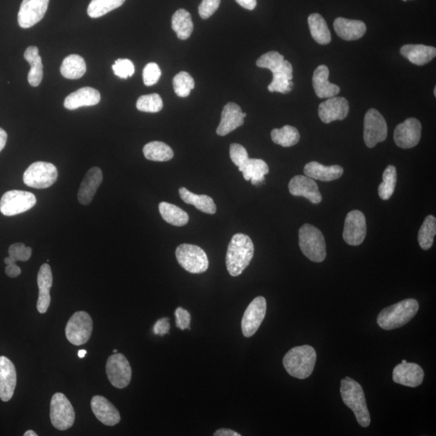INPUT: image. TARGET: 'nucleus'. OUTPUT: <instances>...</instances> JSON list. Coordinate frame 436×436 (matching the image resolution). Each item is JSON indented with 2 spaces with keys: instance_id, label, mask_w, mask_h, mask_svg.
<instances>
[{
  "instance_id": "f257e3e1",
  "label": "nucleus",
  "mask_w": 436,
  "mask_h": 436,
  "mask_svg": "<svg viewBox=\"0 0 436 436\" xmlns=\"http://www.w3.org/2000/svg\"><path fill=\"white\" fill-rule=\"evenodd\" d=\"M260 68L269 69L273 73V81L269 86L271 92L288 93L294 89L292 83V66L289 61L285 60L284 56L276 51H270L264 54L256 61Z\"/></svg>"
},
{
  "instance_id": "f03ea898",
  "label": "nucleus",
  "mask_w": 436,
  "mask_h": 436,
  "mask_svg": "<svg viewBox=\"0 0 436 436\" xmlns=\"http://www.w3.org/2000/svg\"><path fill=\"white\" fill-rule=\"evenodd\" d=\"M254 244L248 235L236 234L228 246L225 264L230 276H239L248 268L254 256Z\"/></svg>"
},
{
  "instance_id": "7ed1b4c3",
  "label": "nucleus",
  "mask_w": 436,
  "mask_h": 436,
  "mask_svg": "<svg viewBox=\"0 0 436 436\" xmlns=\"http://www.w3.org/2000/svg\"><path fill=\"white\" fill-rule=\"evenodd\" d=\"M340 393L343 403L352 410L359 424L363 428H368L371 418L361 384L347 377L341 381Z\"/></svg>"
},
{
  "instance_id": "20e7f679",
  "label": "nucleus",
  "mask_w": 436,
  "mask_h": 436,
  "mask_svg": "<svg viewBox=\"0 0 436 436\" xmlns=\"http://www.w3.org/2000/svg\"><path fill=\"white\" fill-rule=\"evenodd\" d=\"M317 360L315 348L310 345L295 347L286 353L283 364L292 377L306 379L314 371Z\"/></svg>"
},
{
  "instance_id": "39448f33",
  "label": "nucleus",
  "mask_w": 436,
  "mask_h": 436,
  "mask_svg": "<svg viewBox=\"0 0 436 436\" xmlns=\"http://www.w3.org/2000/svg\"><path fill=\"white\" fill-rule=\"evenodd\" d=\"M419 309L415 299H407L389 306L379 313L377 323L383 330L391 331L402 327L414 319Z\"/></svg>"
},
{
  "instance_id": "423d86ee",
  "label": "nucleus",
  "mask_w": 436,
  "mask_h": 436,
  "mask_svg": "<svg viewBox=\"0 0 436 436\" xmlns=\"http://www.w3.org/2000/svg\"><path fill=\"white\" fill-rule=\"evenodd\" d=\"M300 248L306 257L316 263H321L326 257L324 236L314 225L305 224L299 230Z\"/></svg>"
},
{
  "instance_id": "0eeeda50",
  "label": "nucleus",
  "mask_w": 436,
  "mask_h": 436,
  "mask_svg": "<svg viewBox=\"0 0 436 436\" xmlns=\"http://www.w3.org/2000/svg\"><path fill=\"white\" fill-rule=\"evenodd\" d=\"M176 256L179 265L190 273H204L209 269L207 255L198 246L179 245L176 250Z\"/></svg>"
},
{
  "instance_id": "6e6552de",
  "label": "nucleus",
  "mask_w": 436,
  "mask_h": 436,
  "mask_svg": "<svg viewBox=\"0 0 436 436\" xmlns=\"http://www.w3.org/2000/svg\"><path fill=\"white\" fill-rule=\"evenodd\" d=\"M58 170L54 164L36 162L28 167L23 176L24 183L34 188H47L57 181Z\"/></svg>"
},
{
  "instance_id": "1a4fd4ad",
  "label": "nucleus",
  "mask_w": 436,
  "mask_h": 436,
  "mask_svg": "<svg viewBox=\"0 0 436 436\" xmlns=\"http://www.w3.org/2000/svg\"><path fill=\"white\" fill-rule=\"evenodd\" d=\"M50 416L56 429L66 430L73 427L75 420V409L65 394H54L50 402Z\"/></svg>"
},
{
  "instance_id": "9d476101",
  "label": "nucleus",
  "mask_w": 436,
  "mask_h": 436,
  "mask_svg": "<svg viewBox=\"0 0 436 436\" xmlns=\"http://www.w3.org/2000/svg\"><path fill=\"white\" fill-rule=\"evenodd\" d=\"M93 321L85 311L75 313L66 326V336L70 343L75 346L85 345L90 340Z\"/></svg>"
},
{
  "instance_id": "9b49d317",
  "label": "nucleus",
  "mask_w": 436,
  "mask_h": 436,
  "mask_svg": "<svg viewBox=\"0 0 436 436\" xmlns=\"http://www.w3.org/2000/svg\"><path fill=\"white\" fill-rule=\"evenodd\" d=\"M37 204V199L29 192L13 190L3 194L0 200V212L4 216L12 217L23 213Z\"/></svg>"
},
{
  "instance_id": "f8f14e48",
  "label": "nucleus",
  "mask_w": 436,
  "mask_h": 436,
  "mask_svg": "<svg viewBox=\"0 0 436 436\" xmlns=\"http://www.w3.org/2000/svg\"><path fill=\"white\" fill-rule=\"evenodd\" d=\"M388 127L384 116L375 109L369 110L364 116L363 140L368 148L375 147L386 140Z\"/></svg>"
},
{
  "instance_id": "ddd939ff",
  "label": "nucleus",
  "mask_w": 436,
  "mask_h": 436,
  "mask_svg": "<svg viewBox=\"0 0 436 436\" xmlns=\"http://www.w3.org/2000/svg\"><path fill=\"white\" fill-rule=\"evenodd\" d=\"M106 373L112 386L116 389L126 388L131 382L132 368L123 354L114 353L107 359Z\"/></svg>"
},
{
  "instance_id": "4468645a",
  "label": "nucleus",
  "mask_w": 436,
  "mask_h": 436,
  "mask_svg": "<svg viewBox=\"0 0 436 436\" xmlns=\"http://www.w3.org/2000/svg\"><path fill=\"white\" fill-rule=\"evenodd\" d=\"M367 234L366 218L359 210H352L347 215L343 237L348 245H361Z\"/></svg>"
},
{
  "instance_id": "2eb2a0df",
  "label": "nucleus",
  "mask_w": 436,
  "mask_h": 436,
  "mask_svg": "<svg viewBox=\"0 0 436 436\" xmlns=\"http://www.w3.org/2000/svg\"><path fill=\"white\" fill-rule=\"evenodd\" d=\"M266 311V302L264 296H257L250 302L246 310L242 320V331L245 337L253 336L263 322Z\"/></svg>"
},
{
  "instance_id": "dca6fc26",
  "label": "nucleus",
  "mask_w": 436,
  "mask_h": 436,
  "mask_svg": "<svg viewBox=\"0 0 436 436\" xmlns=\"http://www.w3.org/2000/svg\"><path fill=\"white\" fill-rule=\"evenodd\" d=\"M421 123L416 118H409L395 128L394 142L400 148H413L421 140Z\"/></svg>"
},
{
  "instance_id": "f3484780",
  "label": "nucleus",
  "mask_w": 436,
  "mask_h": 436,
  "mask_svg": "<svg viewBox=\"0 0 436 436\" xmlns=\"http://www.w3.org/2000/svg\"><path fill=\"white\" fill-rule=\"evenodd\" d=\"M50 0H23L18 13V23L22 29L34 27L45 17Z\"/></svg>"
},
{
  "instance_id": "a211bd4d",
  "label": "nucleus",
  "mask_w": 436,
  "mask_h": 436,
  "mask_svg": "<svg viewBox=\"0 0 436 436\" xmlns=\"http://www.w3.org/2000/svg\"><path fill=\"white\" fill-rule=\"evenodd\" d=\"M349 112V104L343 97H331L321 103L319 107V116L325 124L333 121L345 119Z\"/></svg>"
},
{
  "instance_id": "6ab92c4d",
  "label": "nucleus",
  "mask_w": 436,
  "mask_h": 436,
  "mask_svg": "<svg viewBox=\"0 0 436 436\" xmlns=\"http://www.w3.org/2000/svg\"><path fill=\"white\" fill-rule=\"evenodd\" d=\"M423 368L415 363H401L393 369V382L405 386L418 387L423 383Z\"/></svg>"
},
{
  "instance_id": "aec40b11",
  "label": "nucleus",
  "mask_w": 436,
  "mask_h": 436,
  "mask_svg": "<svg viewBox=\"0 0 436 436\" xmlns=\"http://www.w3.org/2000/svg\"><path fill=\"white\" fill-rule=\"evenodd\" d=\"M289 189L292 196L303 197L313 204H320L322 202L319 186L314 179L306 176H296L292 178Z\"/></svg>"
},
{
  "instance_id": "412c9836",
  "label": "nucleus",
  "mask_w": 436,
  "mask_h": 436,
  "mask_svg": "<svg viewBox=\"0 0 436 436\" xmlns=\"http://www.w3.org/2000/svg\"><path fill=\"white\" fill-rule=\"evenodd\" d=\"M17 371L13 363L5 356H0V399L8 402L13 397L17 386Z\"/></svg>"
},
{
  "instance_id": "4be33fe9",
  "label": "nucleus",
  "mask_w": 436,
  "mask_h": 436,
  "mask_svg": "<svg viewBox=\"0 0 436 436\" xmlns=\"http://www.w3.org/2000/svg\"><path fill=\"white\" fill-rule=\"evenodd\" d=\"M247 114L243 112L240 106L235 103L230 102L224 107L222 112V118L217 129L219 136H225L228 133L237 129L243 125L244 118Z\"/></svg>"
},
{
  "instance_id": "5701e85b",
  "label": "nucleus",
  "mask_w": 436,
  "mask_h": 436,
  "mask_svg": "<svg viewBox=\"0 0 436 436\" xmlns=\"http://www.w3.org/2000/svg\"><path fill=\"white\" fill-rule=\"evenodd\" d=\"M91 407L95 416L103 424L112 427V426H115L121 421L120 412L105 397L96 395V396L92 398Z\"/></svg>"
},
{
  "instance_id": "b1692460",
  "label": "nucleus",
  "mask_w": 436,
  "mask_h": 436,
  "mask_svg": "<svg viewBox=\"0 0 436 436\" xmlns=\"http://www.w3.org/2000/svg\"><path fill=\"white\" fill-rule=\"evenodd\" d=\"M52 285V271L48 264H44L40 266L38 274L39 296L37 308L40 314H45L49 309L51 301L50 292Z\"/></svg>"
},
{
  "instance_id": "393cba45",
  "label": "nucleus",
  "mask_w": 436,
  "mask_h": 436,
  "mask_svg": "<svg viewBox=\"0 0 436 436\" xmlns=\"http://www.w3.org/2000/svg\"><path fill=\"white\" fill-rule=\"evenodd\" d=\"M329 69L325 65L317 68L313 75V87L317 97L321 99L331 98L340 92V87L329 82Z\"/></svg>"
},
{
  "instance_id": "a878e982",
  "label": "nucleus",
  "mask_w": 436,
  "mask_h": 436,
  "mask_svg": "<svg viewBox=\"0 0 436 436\" xmlns=\"http://www.w3.org/2000/svg\"><path fill=\"white\" fill-rule=\"evenodd\" d=\"M101 99L99 91L90 87H83L66 97L64 107L68 110H75L81 107L98 105Z\"/></svg>"
},
{
  "instance_id": "bb28decb",
  "label": "nucleus",
  "mask_w": 436,
  "mask_h": 436,
  "mask_svg": "<svg viewBox=\"0 0 436 436\" xmlns=\"http://www.w3.org/2000/svg\"><path fill=\"white\" fill-rule=\"evenodd\" d=\"M103 181L102 171L99 167H92L87 172L82 182L78 193V200L80 204L89 205L98 190Z\"/></svg>"
},
{
  "instance_id": "cd10ccee",
  "label": "nucleus",
  "mask_w": 436,
  "mask_h": 436,
  "mask_svg": "<svg viewBox=\"0 0 436 436\" xmlns=\"http://www.w3.org/2000/svg\"><path fill=\"white\" fill-rule=\"evenodd\" d=\"M334 29L338 37L345 40L360 39L366 33V24L361 20L338 17L335 20Z\"/></svg>"
},
{
  "instance_id": "c85d7f7f",
  "label": "nucleus",
  "mask_w": 436,
  "mask_h": 436,
  "mask_svg": "<svg viewBox=\"0 0 436 436\" xmlns=\"http://www.w3.org/2000/svg\"><path fill=\"white\" fill-rule=\"evenodd\" d=\"M400 53L410 63L423 66L433 61L436 56V49L424 45H405L400 49Z\"/></svg>"
},
{
  "instance_id": "c756f323",
  "label": "nucleus",
  "mask_w": 436,
  "mask_h": 436,
  "mask_svg": "<svg viewBox=\"0 0 436 436\" xmlns=\"http://www.w3.org/2000/svg\"><path fill=\"white\" fill-rule=\"evenodd\" d=\"M304 173L313 179L330 182L340 179L343 176V169L338 165L326 167L317 162H310L305 166Z\"/></svg>"
},
{
  "instance_id": "7c9ffc66",
  "label": "nucleus",
  "mask_w": 436,
  "mask_h": 436,
  "mask_svg": "<svg viewBox=\"0 0 436 436\" xmlns=\"http://www.w3.org/2000/svg\"><path fill=\"white\" fill-rule=\"evenodd\" d=\"M239 170L243 173L246 181L253 186H260L265 181V176L269 173V167L266 162L258 158H248Z\"/></svg>"
},
{
  "instance_id": "2f4dec72",
  "label": "nucleus",
  "mask_w": 436,
  "mask_h": 436,
  "mask_svg": "<svg viewBox=\"0 0 436 436\" xmlns=\"http://www.w3.org/2000/svg\"><path fill=\"white\" fill-rule=\"evenodd\" d=\"M24 57L31 66L28 75L29 84L32 87L39 86L43 79V64L38 48L36 46H29L25 50Z\"/></svg>"
},
{
  "instance_id": "473e14b6",
  "label": "nucleus",
  "mask_w": 436,
  "mask_h": 436,
  "mask_svg": "<svg viewBox=\"0 0 436 436\" xmlns=\"http://www.w3.org/2000/svg\"><path fill=\"white\" fill-rule=\"evenodd\" d=\"M179 193L184 202L194 205L200 211L208 214H214L217 212L216 204L213 200L207 195L194 194L183 187L179 188Z\"/></svg>"
},
{
  "instance_id": "72a5a7b5",
  "label": "nucleus",
  "mask_w": 436,
  "mask_h": 436,
  "mask_svg": "<svg viewBox=\"0 0 436 436\" xmlns=\"http://www.w3.org/2000/svg\"><path fill=\"white\" fill-rule=\"evenodd\" d=\"M310 33L315 42L320 45H327L331 42L329 28L324 18L320 14H311L308 18Z\"/></svg>"
},
{
  "instance_id": "f704fd0d",
  "label": "nucleus",
  "mask_w": 436,
  "mask_h": 436,
  "mask_svg": "<svg viewBox=\"0 0 436 436\" xmlns=\"http://www.w3.org/2000/svg\"><path fill=\"white\" fill-rule=\"evenodd\" d=\"M61 74L68 80H79L86 73L87 66L84 58L78 54L68 56L61 66Z\"/></svg>"
},
{
  "instance_id": "c9c22d12",
  "label": "nucleus",
  "mask_w": 436,
  "mask_h": 436,
  "mask_svg": "<svg viewBox=\"0 0 436 436\" xmlns=\"http://www.w3.org/2000/svg\"><path fill=\"white\" fill-rule=\"evenodd\" d=\"M172 27L176 33L179 39H188L193 31L191 14L184 9L177 10L172 19Z\"/></svg>"
},
{
  "instance_id": "e433bc0d",
  "label": "nucleus",
  "mask_w": 436,
  "mask_h": 436,
  "mask_svg": "<svg viewBox=\"0 0 436 436\" xmlns=\"http://www.w3.org/2000/svg\"><path fill=\"white\" fill-rule=\"evenodd\" d=\"M158 209L163 220L174 227H183L188 223V214L176 205L161 202Z\"/></svg>"
},
{
  "instance_id": "4c0bfd02",
  "label": "nucleus",
  "mask_w": 436,
  "mask_h": 436,
  "mask_svg": "<svg viewBox=\"0 0 436 436\" xmlns=\"http://www.w3.org/2000/svg\"><path fill=\"white\" fill-rule=\"evenodd\" d=\"M143 153L148 160L155 162H167L172 160L174 152L172 149L162 142H151L143 148Z\"/></svg>"
},
{
  "instance_id": "58836bf2",
  "label": "nucleus",
  "mask_w": 436,
  "mask_h": 436,
  "mask_svg": "<svg viewBox=\"0 0 436 436\" xmlns=\"http://www.w3.org/2000/svg\"><path fill=\"white\" fill-rule=\"evenodd\" d=\"M271 137L276 144L284 147L295 146L300 141L299 130L291 126H285L281 129H274L271 133Z\"/></svg>"
},
{
  "instance_id": "ea45409f",
  "label": "nucleus",
  "mask_w": 436,
  "mask_h": 436,
  "mask_svg": "<svg viewBox=\"0 0 436 436\" xmlns=\"http://www.w3.org/2000/svg\"><path fill=\"white\" fill-rule=\"evenodd\" d=\"M436 234V219L432 215L425 218L418 236L420 248L428 250L433 247Z\"/></svg>"
},
{
  "instance_id": "a19ab883",
  "label": "nucleus",
  "mask_w": 436,
  "mask_h": 436,
  "mask_svg": "<svg viewBox=\"0 0 436 436\" xmlns=\"http://www.w3.org/2000/svg\"><path fill=\"white\" fill-rule=\"evenodd\" d=\"M126 0H91L87 14L91 18H99L121 6Z\"/></svg>"
},
{
  "instance_id": "79ce46f5",
  "label": "nucleus",
  "mask_w": 436,
  "mask_h": 436,
  "mask_svg": "<svg viewBox=\"0 0 436 436\" xmlns=\"http://www.w3.org/2000/svg\"><path fill=\"white\" fill-rule=\"evenodd\" d=\"M397 183V170L394 166H389L383 173V182L378 188L379 197L387 201L393 196Z\"/></svg>"
},
{
  "instance_id": "37998d69",
  "label": "nucleus",
  "mask_w": 436,
  "mask_h": 436,
  "mask_svg": "<svg viewBox=\"0 0 436 436\" xmlns=\"http://www.w3.org/2000/svg\"><path fill=\"white\" fill-rule=\"evenodd\" d=\"M195 82L193 77L186 71H181L173 79V87L176 94L179 97H188L194 89Z\"/></svg>"
},
{
  "instance_id": "c03bdc74",
  "label": "nucleus",
  "mask_w": 436,
  "mask_h": 436,
  "mask_svg": "<svg viewBox=\"0 0 436 436\" xmlns=\"http://www.w3.org/2000/svg\"><path fill=\"white\" fill-rule=\"evenodd\" d=\"M136 106L137 109L141 112L156 114L162 110L163 103L160 95L153 93L140 97Z\"/></svg>"
},
{
  "instance_id": "a18cd8bd",
  "label": "nucleus",
  "mask_w": 436,
  "mask_h": 436,
  "mask_svg": "<svg viewBox=\"0 0 436 436\" xmlns=\"http://www.w3.org/2000/svg\"><path fill=\"white\" fill-rule=\"evenodd\" d=\"M115 75L119 78L127 80L135 73V65L129 59H117L112 66Z\"/></svg>"
},
{
  "instance_id": "49530a36",
  "label": "nucleus",
  "mask_w": 436,
  "mask_h": 436,
  "mask_svg": "<svg viewBox=\"0 0 436 436\" xmlns=\"http://www.w3.org/2000/svg\"><path fill=\"white\" fill-rule=\"evenodd\" d=\"M8 254L15 263L17 261H28L32 255V248L27 247L24 243H14L10 246Z\"/></svg>"
},
{
  "instance_id": "de8ad7c7",
  "label": "nucleus",
  "mask_w": 436,
  "mask_h": 436,
  "mask_svg": "<svg viewBox=\"0 0 436 436\" xmlns=\"http://www.w3.org/2000/svg\"><path fill=\"white\" fill-rule=\"evenodd\" d=\"M161 70L157 63H148L143 70V82L147 87L155 85L160 80L161 77Z\"/></svg>"
},
{
  "instance_id": "09e8293b",
  "label": "nucleus",
  "mask_w": 436,
  "mask_h": 436,
  "mask_svg": "<svg viewBox=\"0 0 436 436\" xmlns=\"http://www.w3.org/2000/svg\"><path fill=\"white\" fill-rule=\"evenodd\" d=\"M230 156L235 166L239 168L249 158L248 153L245 147L238 143H233L230 147Z\"/></svg>"
},
{
  "instance_id": "8fccbe9b",
  "label": "nucleus",
  "mask_w": 436,
  "mask_h": 436,
  "mask_svg": "<svg viewBox=\"0 0 436 436\" xmlns=\"http://www.w3.org/2000/svg\"><path fill=\"white\" fill-rule=\"evenodd\" d=\"M220 3V0H202L198 8L200 15L204 20L212 17L213 13L218 9Z\"/></svg>"
},
{
  "instance_id": "3c124183",
  "label": "nucleus",
  "mask_w": 436,
  "mask_h": 436,
  "mask_svg": "<svg viewBox=\"0 0 436 436\" xmlns=\"http://www.w3.org/2000/svg\"><path fill=\"white\" fill-rule=\"evenodd\" d=\"M174 315H176V326L179 328V329L182 331L190 329L191 315H190L188 310L183 309L182 307H179L176 312H174Z\"/></svg>"
},
{
  "instance_id": "603ef678",
  "label": "nucleus",
  "mask_w": 436,
  "mask_h": 436,
  "mask_svg": "<svg viewBox=\"0 0 436 436\" xmlns=\"http://www.w3.org/2000/svg\"><path fill=\"white\" fill-rule=\"evenodd\" d=\"M169 331H170V323L167 317L158 320L153 326V333L157 336H165L168 334Z\"/></svg>"
},
{
  "instance_id": "864d4df0",
  "label": "nucleus",
  "mask_w": 436,
  "mask_h": 436,
  "mask_svg": "<svg viewBox=\"0 0 436 436\" xmlns=\"http://www.w3.org/2000/svg\"><path fill=\"white\" fill-rule=\"evenodd\" d=\"M5 273H6L8 276L15 278V277H17L22 274V269L15 264H10L7 265L6 269H5Z\"/></svg>"
},
{
  "instance_id": "5fc2aeb1",
  "label": "nucleus",
  "mask_w": 436,
  "mask_h": 436,
  "mask_svg": "<svg viewBox=\"0 0 436 436\" xmlns=\"http://www.w3.org/2000/svg\"><path fill=\"white\" fill-rule=\"evenodd\" d=\"M240 6L248 9V10H254L257 5V1L256 0H235Z\"/></svg>"
},
{
  "instance_id": "6e6d98bb",
  "label": "nucleus",
  "mask_w": 436,
  "mask_h": 436,
  "mask_svg": "<svg viewBox=\"0 0 436 436\" xmlns=\"http://www.w3.org/2000/svg\"><path fill=\"white\" fill-rule=\"evenodd\" d=\"M214 436H240L238 433L234 432L233 430L227 428H222L216 430L213 434Z\"/></svg>"
},
{
  "instance_id": "4d7b16f0",
  "label": "nucleus",
  "mask_w": 436,
  "mask_h": 436,
  "mask_svg": "<svg viewBox=\"0 0 436 436\" xmlns=\"http://www.w3.org/2000/svg\"><path fill=\"white\" fill-rule=\"evenodd\" d=\"M8 140V135L6 131L0 128V152L3 150Z\"/></svg>"
},
{
  "instance_id": "13d9d810",
  "label": "nucleus",
  "mask_w": 436,
  "mask_h": 436,
  "mask_svg": "<svg viewBox=\"0 0 436 436\" xmlns=\"http://www.w3.org/2000/svg\"><path fill=\"white\" fill-rule=\"evenodd\" d=\"M4 263L6 264V265L17 264L10 256L9 257L5 258Z\"/></svg>"
},
{
  "instance_id": "bf43d9fd",
  "label": "nucleus",
  "mask_w": 436,
  "mask_h": 436,
  "mask_svg": "<svg viewBox=\"0 0 436 436\" xmlns=\"http://www.w3.org/2000/svg\"><path fill=\"white\" fill-rule=\"evenodd\" d=\"M24 436H38V434L33 432L32 430H27V433L24 434Z\"/></svg>"
},
{
  "instance_id": "052dcab7",
  "label": "nucleus",
  "mask_w": 436,
  "mask_h": 436,
  "mask_svg": "<svg viewBox=\"0 0 436 436\" xmlns=\"http://www.w3.org/2000/svg\"><path fill=\"white\" fill-rule=\"evenodd\" d=\"M87 352L86 350H80L78 352V356L80 358H84L87 355Z\"/></svg>"
},
{
  "instance_id": "680f3d73",
  "label": "nucleus",
  "mask_w": 436,
  "mask_h": 436,
  "mask_svg": "<svg viewBox=\"0 0 436 436\" xmlns=\"http://www.w3.org/2000/svg\"><path fill=\"white\" fill-rule=\"evenodd\" d=\"M436 91V89H435H435H434V95H435V96H436V94H435V92H436V91Z\"/></svg>"
},
{
  "instance_id": "e2e57ef3",
  "label": "nucleus",
  "mask_w": 436,
  "mask_h": 436,
  "mask_svg": "<svg viewBox=\"0 0 436 436\" xmlns=\"http://www.w3.org/2000/svg\"><path fill=\"white\" fill-rule=\"evenodd\" d=\"M114 353H117V350H116V349L114 350Z\"/></svg>"
},
{
  "instance_id": "0e129e2a",
  "label": "nucleus",
  "mask_w": 436,
  "mask_h": 436,
  "mask_svg": "<svg viewBox=\"0 0 436 436\" xmlns=\"http://www.w3.org/2000/svg\"><path fill=\"white\" fill-rule=\"evenodd\" d=\"M403 1H405V2H406V1H407V0H403Z\"/></svg>"
}]
</instances>
